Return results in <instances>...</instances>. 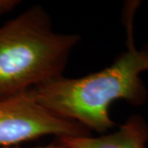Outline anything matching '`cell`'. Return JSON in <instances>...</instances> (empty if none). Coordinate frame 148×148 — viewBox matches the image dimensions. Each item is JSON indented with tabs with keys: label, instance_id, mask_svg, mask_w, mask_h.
Here are the masks:
<instances>
[{
	"label": "cell",
	"instance_id": "4",
	"mask_svg": "<svg viewBox=\"0 0 148 148\" xmlns=\"http://www.w3.org/2000/svg\"><path fill=\"white\" fill-rule=\"evenodd\" d=\"M59 143L68 148H146L148 124L139 114L129 117L116 132L100 137H62Z\"/></svg>",
	"mask_w": 148,
	"mask_h": 148
},
{
	"label": "cell",
	"instance_id": "2",
	"mask_svg": "<svg viewBox=\"0 0 148 148\" xmlns=\"http://www.w3.org/2000/svg\"><path fill=\"white\" fill-rule=\"evenodd\" d=\"M81 37L53 31L41 6L0 27V99L18 95L63 76Z\"/></svg>",
	"mask_w": 148,
	"mask_h": 148
},
{
	"label": "cell",
	"instance_id": "6",
	"mask_svg": "<svg viewBox=\"0 0 148 148\" xmlns=\"http://www.w3.org/2000/svg\"><path fill=\"white\" fill-rule=\"evenodd\" d=\"M0 148H11V147H0ZM34 148H68L67 147H65L64 145H63L62 143H58V144H52V145H49V146H45V147H34Z\"/></svg>",
	"mask_w": 148,
	"mask_h": 148
},
{
	"label": "cell",
	"instance_id": "1",
	"mask_svg": "<svg viewBox=\"0 0 148 148\" xmlns=\"http://www.w3.org/2000/svg\"><path fill=\"white\" fill-rule=\"evenodd\" d=\"M138 3H131L126 14L127 50L113 64L79 78L64 76L30 90L41 106L64 119L82 124L89 131L104 133L114 127L110 106L123 99L134 106L144 104L148 92L140 75L148 71V45L136 48L132 35L133 16Z\"/></svg>",
	"mask_w": 148,
	"mask_h": 148
},
{
	"label": "cell",
	"instance_id": "5",
	"mask_svg": "<svg viewBox=\"0 0 148 148\" xmlns=\"http://www.w3.org/2000/svg\"><path fill=\"white\" fill-rule=\"evenodd\" d=\"M20 3L17 0H0V15H3L12 10Z\"/></svg>",
	"mask_w": 148,
	"mask_h": 148
},
{
	"label": "cell",
	"instance_id": "3",
	"mask_svg": "<svg viewBox=\"0 0 148 148\" xmlns=\"http://www.w3.org/2000/svg\"><path fill=\"white\" fill-rule=\"evenodd\" d=\"M47 135L59 138L90 136L91 132L45 108L30 90L0 99V146L8 147Z\"/></svg>",
	"mask_w": 148,
	"mask_h": 148
}]
</instances>
